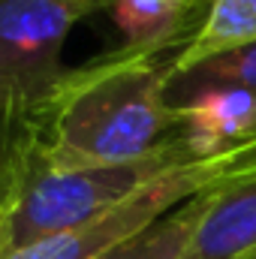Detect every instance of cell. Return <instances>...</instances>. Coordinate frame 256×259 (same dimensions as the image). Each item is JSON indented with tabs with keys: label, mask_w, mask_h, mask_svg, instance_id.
Returning a JSON list of instances; mask_svg holds the SVG:
<instances>
[{
	"label": "cell",
	"mask_w": 256,
	"mask_h": 259,
	"mask_svg": "<svg viewBox=\"0 0 256 259\" xmlns=\"http://www.w3.org/2000/svg\"><path fill=\"white\" fill-rule=\"evenodd\" d=\"M172 61L115 49L66 69L39 109V157L52 169H100L151 157L178 136Z\"/></svg>",
	"instance_id": "1"
},
{
	"label": "cell",
	"mask_w": 256,
	"mask_h": 259,
	"mask_svg": "<svg viewBox=\"0 0 256 259\" xmlns=\"http://www.w3.org/2000/svg\"><path fill=\"white\" fill-rule=\"evenodd\" d=\"M190 151L181 139H169L151 157L124 163V166H100V169H52L42 163L39 151L0 220V259L30 247L36 241L64 235L69 229L100 217L115 208L133 190L163 175L166 169L187 160Z\"/></svg>",
	"instance_id": "2"
},
{
	"label": "cell",
	"mask_w": 256,
	"mask_h": 259,
	"mask_svg": "<svg viewBox=\"0 0 256 259\" xmlns=\"http://www.w3.org/2000/svg\"><path fill=\"white\" fill-rule=\"evenodd\" d=\"M100 6L94 0H0V84L42 109L66 69L69 30Z\"/></svg>",
	"instance_id": "3"
},
{
	"label": "cell",
	"mask_w": 256,
	"mask_h": 259,
	"mask_svg": "<svg viewBox=\"0 0 256 259\" xmlns=\"http://www.w3.org/2000/svg\"><path fill=\"white\" fill-rule=\"evenodd\" d=\"M124 49L163 55L175 46H187L205 21L208 0H112L109 9Z\"/></svg>",
	"instance_id": "4"
},
{
	"label": "cell",
	"mask_w": 256,
	"mask_h": 259,
	"mask_svg": "<svg viewBox=\"0 0 256 259\" xmlns=\"http://www.w3.org/2000/svg\"><path fill=\"white\" fill-rule=\"evenodd\" d=\"M181 259H256V178L211 193Z\"/></svg>",
	"instance_id": "5"
},
{
	"label": "cell",
	"mask_w": 256,
	"mask_h": 259,
	"mask_svg": "<svg viewBox=\"0 0 256 259\" xmlns=\"http://www.w3.org/2000/svg\"><path fill=\"white\" fill-rule=\"evenodd\" d=\"M42 142L39 109L18 91L0 84V220L18 193Z\"/></svg>",
	"instance_id": "6"
},
{
	"label": "cell",
	"mask_w": 256,
	"mask_h": 259,
	"mask_svg": "<svg viewBox=\"0 0 256 259\" xmlns=\"http://www.w3.org/2000/svg\"><path fill=\"white\" fill-rule=\"evenodd\" d=\"M256 42V0H208L202 27L172 58V75Z\"/></svg>",
	"instance_id": "7"
},
{
	"label": "cell",
	"mask_w": 256,
	"mask_h": 259,
	"mask_svg": "<svg viewBox=\"0 0 256 259\" xmlns=\"http://www.w3.org/2000/svg\"><path fill=\"white\" fill-rule=\"evenodd\" d=\"M211 193H202L190 202H184L181 208H175L169 217H163L160 223H154L142 235H136V238H130V241L94 259H181L184 250L190 247L208 205H211Z\"/></svg>",
	"instance_id": "8"
},
{
	"label": "cell",
	"mask_w": 256,
	"mask_h": 259,
	"mask_svg": "<svg viewBox=\"0 0 256 259\" xmlns=\"http://www.w3.org/2000/svg\"><path fill=\"white\" fill-rule=\"evenodd\" d=\"M208 88H241L256 94V42H247L235 52H226L220 58H211L205 64L193 66L187 72L172 75L169 81V100H184L190 94Z\"/></svg>",
	"instance_id": "9"
},
{
	"label": "cell",
	"mask_w": 256,
	"mask_h": 259,
	"mask_svg": "<svg viewBox=\"0 0 256 259\" xmlns=\"http://www.w3.org/2000/svg\"><path fill=\"white\" fill-rule=\"evenodd\" d=\"M94 3H97L100 9H109V3H112V0H94Z\"/></svg>",
	"instance_id": "10"
}]
</instances>
